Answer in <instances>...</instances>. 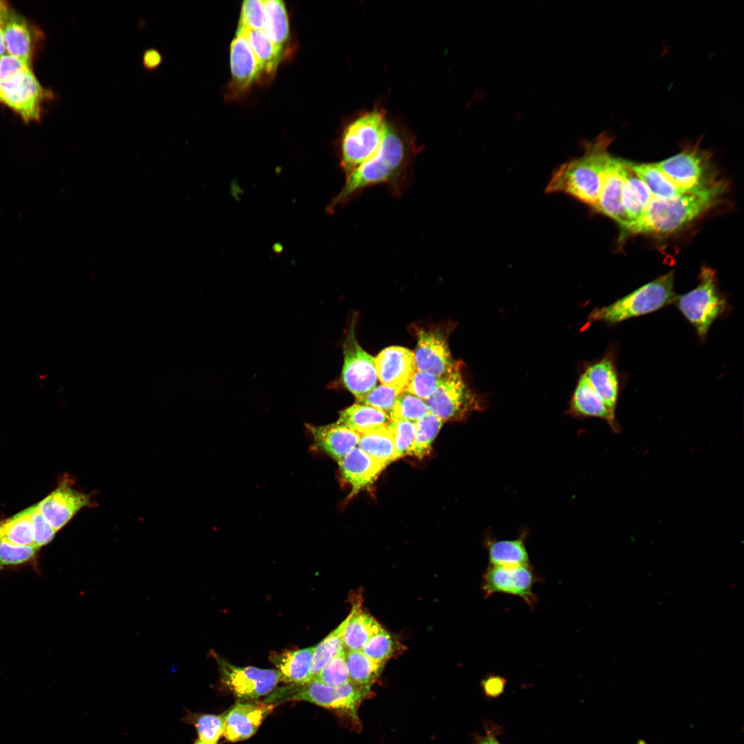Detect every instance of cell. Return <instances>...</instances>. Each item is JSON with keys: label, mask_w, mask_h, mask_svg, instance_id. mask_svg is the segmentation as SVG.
Returning <instances> with one entry per match:
<instances>
[{"label": "cell", "mask_w": 744, "mask_h": 744, "mask_svg": "<svg viewBox=\"0 0 744 744\" xmlns=\"http://www.w3.org/2000/svg\"><path fill=\"white\" fill-rule=\"evenodd\" d=\"M419 150L411 134L389 121L387 132L377 151L345 177L341 190L327 207V213L333 214L336 208L378 185H386L395 197L402 196L412 181L413 161Z\"/></svg>", "instance_id": "1"}, {"label": "cell", "mask_w": 744, "mask_h": 744, "mask_svg": "<svg viewBox=\"0 0 744 744\" xmlns=\"http://www.w3.org/2000/svg\"><path fill=\"white\" fill-rule=\"evenodd\" d=\"M725 187L722 182L716 181L705 188L672 198H652L640 218L621 231V237L666 235L679 231L716 204Z\"/></svg>", "instance_id": "2"}, {"label": "cell", "mask_w": 744, "mask_h": 744, "mask_svg": "<svg viewBox=\"0 0 744 744\" xmlns=\"http://www.w3.org/2000/svg\"><path fill=\"white\" fill-rule=\"evenodd\" d=\"M611 135L602 132L583 143V153L557 167L546 185L547 194L563 193L595 207L601 190L604 172L611 157Z\"/></svg>", "instance_id": "3"}, {"label": "cell", "mask_w": 744, "mask_h": 744, "mask_svg": "<svg viewBox=\"0 0 744 744\" xmlns=\"http://www.w3.org/2000/svg\"><path fill=\"white\" fill-rule=\"evenodd\" d=\"M45 94L31 65L8 54L0 56V102L25 121H37Z\"/></svg>", "instance_id": "4"}, {"label": "cell", "mask_w": 744, "mask_h": 744, "mask_svg": "<svg viewBox=\"0 0 744 744\" xmlns=\"http://www.w3.org/2000/svg\"><path fill=\"white\" fill-rule=\"evenodd\" d=\"M674 291V271L666 273L637 288L614 302L594 309L589 320L615 324L623 321L657 311L672 303Z\"/></svg>", "instance_id": "5"}, {"label": "cell", "mask_w": 744, "mask_h": 744, "mask_svg": "<svg viewBox=\"0 0 744 744\" xmlns=\"http://www.w3.org/2000/svg\"><path fill=\"white\" fill-rule=\"evenodd\" d=\"M388 123L385 111L374 109L358 115L344 127L338 156L345 177L375 154L387 132Z\"/></svg>", "instance_id": "6"}, {"label": "cell", "mask_w": 744, "mask_h": 744, "mask_svg": "<svg viewBox=\"0 0 744 744\" xmlns=\"http://www.w3.org/2000/svg\"><path fill=\"white\" fill-rule=\"evenodd\" d=\"M699 282L692 290L676 296L675 303L684 318L705 340L711 326L726 311L727 302L717 285L716 271L701 269Z\"/></svg>", "instance_id": "7"}, {"label": "cell", "mask_w": 744, "mask_h": 744, "mask_svg": "<svg viewBox=\"0 0 744 744\" xmlns=\"http://www.w3.org/2000/svg\"><path fill=\"white\" fill-rule=\"evenodd\" d=\"M711 158V153L701 148L697 143L655 163L681 192H690L705 188L716 182L712 176Z\"/></svg>", "instance_id": "8"}, {"label": "cell", "mask_w": 744, "mask_h": 744, "mask_svg": "<svg viewBox=\"0 0 744 744\" xmlns=\"http://www.w3.org/2000/svg\"><path fill=\"white\" fill-rule=\"evenodd\" d=\"M424 401L428 411L443 421L461 420L482 409V402L463 380L460 369L441 378L436 391Z\"/></svg>", "instance_id": "9"}, {"label": "cell", "mask_w": 744, "mask_h": 744, "mask_svg": "<svg viewBox=\"0 0 744 744\" xmlns=\"http://www.w3.org/2000/svg\"><path fill=\"white\" fill-rule=\"evenodd\" d=\"M291 698L304 701L347 714L355 718L356 712L363 700L369 694L370 687L349 681L339 686L310 681L296 684Z\"/></svg>", "instance_id": "10"}, {"label": "cell", "mask_w": 744, "mask_h": 744, "mask_svg": "<svg viewBox=\"0 0 744 744\" xmlns=\"http://www.w3.org/2000/svg\"><path fill=\"white\" fill-rule=\"evenodd\" d=\"M215 658L222 681L239 699H257L271 692L280 681L276 670L240 667L218 655Z\"/></svg>", "instance_id": "11"}, {"label": "cell", "mask_w": 744, "mask_h": 744, "mask_svg": "<svg viewBox=\"0 0 744 744\" xmlns=\"http://www.w3.org/2000/svg\"><path fill=\"white\" fill-rule=\"evenodd\" d=\"M539 579L530 564L516 566L488 565L482 577V589L485 598L495 593H504L521 598L533 609L537 601L533 588Z\"/></svg>", "instance_id": "12"}, {"label": "cell", "mask_w": 744, "mask_h": 744, "mask_svg": "<svg viewBox=\"0 0 744 744\" xmlns=\"http://www.w3.org/2000/svg\"><path fill=\"white\" fill-rule=\"evenodd\" d=\"M354 327L353 323L343 344L342 381L346 389L358 398L373 389L378 380L374 358L360 346Z\"/></svg>", "instance_id": "13"}, {"label": "cell", "mask_w": 744, "mask_h": 744, "mask_svg": "<svg viewBox=\"0 0 744 744\" xmlns=\"http://www.w3.org/2000/svg\"><path fill=\"white\" fill-rule=\"evenodd\" d=\"M413 353L416 370L442 378L459 369V364L451 355L446 335L440 330L418 331Z\"/></svg>", "instance_id": "14"}, {"label": "cell", "mask_w": 744, "mask_h": 744, "mask_svg": "<svg viewBox=\"0 0 744 744\" xmlns=\"http://www.w3.org/2000/svg\"><path fill=\"white\" fill-rule=\"evenodd\" d=\"M0 21L6 54L31 65L37 38L33 25L4 1H0Z\"/></svg>", "instance_id": "15"}, {"label": "cell", "mask_w": 744, "mask_h": 744, "mask_svg": "<svg viewBox=\"0 0 744 744\" xmlns=\"http://www.w3.org/2000/svg\"><path fill=\"white\" fill-rule=\"evenodd\" d=\"M37 505L50 526L58 531L82 508L93 504L89 494L76 490L64 482Z\"/></svg>", "instance_id": "16"}, {"label": "cell", "mask_w": 744, "mask_h": 744, "mask_svg": "<svg viewBox=\"0 0 744 744\" xmlns=\"http://www.w3.org/2000/svg\"><path fill=\"white\" fill-rule=\"evenodd\" d=\"M622 159L611 156L604 172L598 202L593 209L616 221L621 231L630 223L622 201L623 177Z\"/></svg>", "instance_id": "17"}, {"label": "cell", "mask_w": 744, "mask_h": 744, "mask_svg": "<svg viewBox=\"0 0 744 744\" xmlns=\"http://www.w3.org/2000/svg\"><path fill=\"white\" fill-rule=\"evenodd\" d=\"M272 710L273 705L266 702H237L225 714L223 735L231 742L250 738Z\"/></svg>", "instance_id": "18"}, {"label": "cell", "mask_w": 744, "mask_h": 744, "mask_svg": "<svg viewBox=\"0 0 744 744\" xmlns=\"http://www.w3.org/2000/svg\"><path fill=\"white\" fill-rule=\"evenodd\" d=\"M378 380L382 384L404 389L416 371L414 353L393 346L383 349L375 358Z\"/></svg>", "instance_id": "19"}, {"label": "cell", "mask_w": 744, "mask_h": 744, "mask_svg": "<svg viewBox=\"0 0 744 744\" xmlns=\"http://www.w3.org/2000/svg\"><path fill=\"white\" fill-rule=\"evenodd\" d=\"M307 428L313 446L337 462L357 447L360 439L359 433L338 422L322 426L307 424Z\"/></svg>", "instance_id": "20"}, {"label": "cell", "mask_w": 744, "mask_h": 744, "mask_svg": "<svg viewBox=\"0 0 744 744\" xmlns=\"http://www.w3.org/2000/svg\"><path fill=\"white\" fill-rule=\"evenodd\" d=\"M230 67V87L235 93L247 90L261 74L260 63L242 32H237L231 43Z\"/></svg>", "instance_id": "21"}, {"label": "cell", "mask_w": 744, "mask_h": 744, "mask_svg": "<svg viewBox=\"0 0 744 744\" xmlns=\"http://www.w3.org/2000/svg\"><path fill=\"white\" fill-rule=\"evenodd\" d=\"M338 463L342 477L352 487V495L371 485L386 466L358 446Z\"/></svg>", "instance_id": "22"}, {"label": "cell", "mask_w": 744, "mask_h": 744, "mask_svg": "<svg viewBox=\"0 0 744 744\" xmlns=\"http://www.w3.org/2000/svg\"><path fill=\"white\" fill-rule=\"evenodd\" d=\"M570 412L577 417H598L605 420L612 431L619 433V426L583 373L579 378L570 403Z\"/></svg>", "instance_id": "23"}, {"label": "cell", "mask_w": 744, "mask_h": 744, "mask_svg": "<svg viewBox=\"0 0 744 744\" xmlns=\"http://www.w3.org/2000/svg\"><path fill=\"white\" fill-rule=\"evenodd\" d=\"M584 374L610 414L615 417L619 385L617 371L612 358L606 356L590 365Z\"/></svg>", "instance_id": "24"}, {"label": "cell", "mask_w": 744, "mask_h": 744, "mask_svg": "<svg viewBox=\"0 0 744 744\" xmlns=\"http://www.w3.org/2000/svg\"><path fill=\"white\" fill-rule=\"evenodd\" d=\"M314 646L275 653L271 661L276 667L280 681L304 684L311 678Z\"/></svg>", "instance_id": "25"}, {"label": "cell", "mask_w": 744, "mask_h": 744, "mask_svg": "<svg viewBox=\"0 0 744 744\" xmlns=\"http://www.w3.org/2000/svg\"><path fill=\"white\" fill-rule=\"evenodd\" d=\"M347 617L343 634L344 648L347 651L361 650L373 635L384 629L373 617L362 610L361 600L353 603Z\"/></svg>", "instance_id": "26"}, {"label": "cell", "mask_w": 744, "mask_h": 744, "mask_svg": "<svg viewBox=\"0 0 744 744\" xmlns=\"http://www.w3.org/2000/svg\"><path fill=\"white\" fill-rule=\"evenodd\" d=\"M621 172L624 180L623 205L631 223L643 214L652 196L645 184L632 168L630 161L622 159Z\"/></svg>", "instance_id": "27"}, {"label": "cell", "mask_w": 744, "mask_h": 744, "mask_svg": "<svg viewBox=\"0 0 744 744\" xmlns=\"http://www.w3.org/2000/svg\"><path fill=\"white\" fill-rule=\"evenodd\" d=\"M526 535L527 533L524 532L519 537L510 540H497L490 537L486 538L485 546L488 552V565H529V555L526 546Z\"/></svg>", "instance_id": "28"}, {"label": "cell", "mask_w": 744, "mask_h": 744, "mask_svg": "<svg viewBox=\"0 0 744 744\" xmlns=\"http://www.w3.org/2000/svg\"><path fill=\"white\" fill-rule=\"evenodd\" d=\"M246 37L261 68V74H274L281 58L282 47L275 43L265 30L248 28L237 30Z\"/></svg>", "instance_id": "29"}, {"label": "cell", "mask_w": 744, "mask_h": 744, "mask_svg": "<svg viewBox=\"0 0 744 744\" xmlns=\"http://www.w3.org/2000/svg\"><path fill=\"white\" fill-rule=\"evenodd\" d=\"M338 422L359 434L368 432L383 425L391 419L387 413L369 406L355 403L342 410Z\"/></svg>", "instance_id": "30"}, {"label": "cell", "mask_w": 744, "mask_h": 744, "mask_svg": "<svg viewBox=\"0 0 744 744\" xmlns=\"http://www.w3.org/2000/svg\"><path fill=\"white\" fill-rule=\"evenodd\" d=\"M358 447L386 466L396 460L393 440L388 424L360 434Z\"/></svg>", "instance_id": "31"}, {"label": "cell", "mask_w": 744, "mask_h": 744, "mask_svg": "<svg viewBox=\"0 0 744 744\" xmlns=\"http://www.w3.org/2000/svg\"><path fill=\"white\" fill-rule=\"evenodd\" d=\"M630 165L645 184L652 198H670L683 193L670 180L655 163L630 162Z\"/></svg>", "instance_id": "32"}, {"label": "cell", "mask_w": 744, "mask_h": 744, "mask_svg": "<svg viewBox=\"0 0 744 744\" xmlns=\"http://www.w3.org/2000/svg\"><path fill=\"white\" fill-rule=\"evenodd\" d=\"M32 507L0 522V541L14 545L34 546Z\"/></svg>", "instance_id": "33"}, {"label": "cell", "mask_w": 744, "mask_h": 744, "mask_svg": "<svg viewBox=\"0 0 744 744\" xmlns=\"http://www.w3.org/2000/svg\"><path fill=\"white\" fill-rule=\"evenodd\" d=\"M346 661L350 681L367 686L376 681L385 665L370 659L361 650L347 651Z\"/></svg>", "instance_id": "34"}, {"label": "cell", "mask_w": 744, "mask_h": 744, "mask_svg": "<svg viewBox=\"0 0 744 744\" xmlns=\"http://www.w3.org/2000/svg\"><path fill=\"white\" fill-rule=\"evenodd\" d=\"M266 25L265 31L277 45H282L288 39L289 25L284 2L281 0H263Z\"/></svg>", "instance_id": "35"}, {"label": "cell", "mask_w": 744, "mask_h": 744, "mask_svg": "<svg viewBox=\"0 0 744 744\" xmlns=\"http://www.w3.org/2000/svg\"><path fill=\"white\" fill-rule=\"evenodd\" d=\"M444 421L431 412L417 421L415 437L410 455L422 459L430 453L431 444L443 425Z\"/></svg>", "instance_id": "36"}, {"label": "cell", "mask_w": 744, "mask_h": 744, "mask_svg": "<svg viewBox=\"0 0 744 744\" xmlns=\"http://www.w3.org/2000/svg\"><path fill=\"white\" fill-rule=\"evenodd\" d=\"M347 621L348 617L317 645L314 646L311 678L316 674L333 657L344 650L343 634Z\"/></svg>", "instance_id": "37"}, {"label": "cell", "mask_w": 744, "mask_h": 744, "mask_svg": "<svg viewBox=\"0 0 744 744\" xmlns=\"http://www.w3.org/2000/svg\"><path fill=\"white\" fill-rule=\"evenodd\" d=\"M428 412L424 400L403 389L397 395L389 413L391 421L416 422Z\"/></svg>", "instance_id": "38"}, {"label": "cell", "mask_w": 744, "mask_h": 744, "mask_svg": "<svg viewBox=\"0 0 744 744\" xmlns=\"http://www.w3.org/2000/svg\"><path fill=\"white\" fill-rule=\"evenodd\" d=\"M344 649L328 661L308 682H319L330 686H339L350 681Z\"/></svg>", "instance_id": "39"}, {"label": "cell", "mask_w": 744, "mask_h": 744, "mask_svg": "<svg viewBox=\"0 0 744 744\" xmlns=\"http://www.w3.org/2000/svg\"><path fill=\"white\" fill-rule=\"evenodd\" d=\"M397 641L384 629L373 635L361 651L371 659L386 663L397 651Z\"/></svg>", "instance_id": "40"}, {"label": "cell", "mask_w": 744, "mask_h": 744, "mask_svg": "<svg viewBox=\"0 0 744 744\" xmlns=\"http://www.w3.org/2000/svg\"><path fill=\"white\" fill-rule=\"evenodd\" d=\"M415 423L407 420H395L388 424L393 440L396 459L410 455L415 437Z\"/></svg>", "instance_id": "41"}, {"label": "cell", "mask_w": 744, "mask_h": 744, "mask_svg": "<svg viewBox=\"0 0 744 744\" xmlns=\"http://www.w3.org/2000/svg\"><path fill=\"white\" fill-rule=\"evenodd\" d=\"M402 391L381 384L356 398V403L369 406L389 415L397 395Z\"/></svg>", "instance_id": "42"}, {"label": "cell", "mask_w": 744, "mask_h": 744, "mask_svg": "<svg viewBox=\"0 0 744 744\" xmlns=\"http://www.w3.org/2000/svg\"><path fill=\"white\" fill-rule=\"evenodd\" d=\"M194 725L199 740L207 744H217L223 734L225 715L202 714L196 718Z\"/></svg>", "instance_id": "43"}, {"label": "cell", "mask_w": 744, "mask_h": 744, "mask_svg": "<svg viewBox=\"0 0 744 744\" xmlns=\"http://www.w3.org/2000/svg\"><path fill=\"white\" fill-rule=\"evenodd\" d=\"M266 13L263 0H245L242 3L238 30L245 28L265 30Z\"/></svg>", "instance_id": "44"}, {"label": "cell", "mask_w": 744, "mask_h": 744, "mask_svg": "<svg viewBox=\"0 0 744 744\" xmlns=\"http://www.w3.org/2000/svg\"><path fill=\"white\" fill-rule=\"evenodd\" d=\"M39 548L34 546L14 545L0 541V566L23 564L33 560Z\"/></svg>", "instance_id": "45"}, {"label": "cell", "mask_w": 744, "mask_h": 744, "mask_svg": "<svg viewBox=\"0 0 744 744\" xmlns=\"http://www.w3.org/2000/svg\"><path fill=\"white\" fill-rule=\"evenodd\" d=\"M440 381L441 378L429 372L416 370L404 390L426 400L436 391Z\"/></svg>", "instance_id": "46"}, {"label": "cell", "mask_w": 744, "mask_h": 744, "mask_svg": "<svg viewBox=\"0 0 744 744\" xmlns=\"http://www.w3.org/2000/svg\"><path fill=\"white\" fill-rule=\"evenodd\" d=\"M31 507L34 546L39 548L49 544L54 539L57 531L48 522L37 504Z\"/></svg>", "instance_id": "47"}, {"label": "cell", "mask_w": 744, "mask_h": 744, "mask_svg": "<svg viewBox=\"0 0 744 744\" xmlns=\"http://www.w3.org/2000/svg\"><path fill=\"white\" fill-rule=\"evenodd\" d=\"M162 62L163 55L158 50L150 48L144 50L142 56V65L145 70L149 72L154 71L160 67Z\"/></svg>", "instance_id": "48"}, {"label": "cell", "mask_w": 744, "mask_h": 744, "mask_svg": "<svg viewBox=\"0 0 744 744\" xmlns=\"http://www.w3.org/2000/svg\"><path fill=\"white\" fill-rule=\"evenodd\" d=\"M506 682L502 676H490L482 681V685L486 695L497 696L503 692Z\"/></svg>", "instance_id": "49"}, {"label": "cell", "mask_w": 744, "mask_h": 744, "mask_svg": "<svg viewBox=\"0 0 744 744\" xmlns=\"http://www.w3.org/2000/svg\"><path fill=\"white\" fill-rule=\"evenodd\" d=\"M477 744H501L492 734H488L479 739Z\"/></svg>", "instance_id": "50"}, {"label": "cell", "mask_w": 744, "mask_h": 744, "mask_svg": "<svg viewBox=\"0 0 744 744\" xmlns=\"http://www.w3.org/2000/svg\"><path fill=\"white\" fill-rule=\"evenodd\" d=\"M6 54L0 21V56Z\"/></svg>", "instance_id": "51"}, {"label": "cell", "mask_w": 744, "mask_h": 744, "mask_svg": "<svg viewBox=\"0 0 744 744\" xmlns=\"http://www.w3.org/2000/svg\"><path fill=\"white\" fill-rule=\"evenodd\" d=\"M194 744H207V743H205L201 741L200 740L198 739Z\"/></svg>", "instance_id": "52"}]
</instances>
